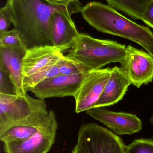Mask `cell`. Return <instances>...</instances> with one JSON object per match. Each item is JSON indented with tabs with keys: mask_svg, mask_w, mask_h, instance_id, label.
I'll use <instances>...</instances> for the list:
<instances>
[{
	"mask_svg": "<svg viewBox=\"0 0 153 153\" xmlns=\"http://www.w3.org/2000/svg\"><path fill=\"white\" fill-rule=\"evenodd\" d=\"M77 12L71 9L55 12L50 18V27L53 46L63 53L70 50L79 36L72 14Z\"/></svg>",
	"mask_w": 153,
	"mask_h": 153,
	"instance_id": "obj_11",
	"label": "cell"
},
{
	"mask_svg": "<svg viewBox=\"0 0 153 153\" xmlns=\"http://www.w3.org/2000/svg\"><path fill=\"white\" fill-rule=\"evenodd\" d=\"M0 93L8 95L17 94L15 86L9 73L0 66Z\"/></svg>",
	"mask_w": 153,
	"mask_h": 153,
	"instance_id": "obj_20",
	"label": "cell"
},
{
	"mask_svg": "<svg viewBox=\"0 0 153 153\" xmlns=\"http://www.w3.org/2000/svg\"><path fill=\"white\" fill-rule=\"evenodd\" d=\"M142 20L153 29V0H151L146 7Z\"/></svg>",
	"mask_w": 153,
	"mask_h": 153,
	"instance_id": "obj_23",
	"label": "cell"
},
{
	"mask_svg": "<svg viewBox=\"0 0 153 153\" xmlns=\"http://www.w3.org/2000/svg\"><path fill=\"white\" fill-rule=\"evenodd\" d=\"M126 153H153V140L137 139L126 146Z\"/></svg>",
	"mask_w": 153,
	"mask_h": 153,
	"instance_id": "obj_19",
	"label": "cell"
},
{
	"mask_svg": "<svg viewBox=\"0 0 153 153\" xmlns=\"http://www.w3.org/2000/svg\"><path fill=\"white\" fill-rule=\"evenodd\" d=\"M71 153H82L81 148L77 144L74 147Z\"/></svg>",
	"mask_w": 153,
	"mask_h": 153,
	"instance_id": "obj_25",
	"label": "cell"
},
{
	"mask_svg": "<svg viewBox=\"0 0 153 153\" xmlns=\"http://www.w3.org/2000/svg\"><path fill=\"white\" fill-rule=\"evenodd\" d=\"M47 109L45 100L24 95L0 93V132Z\"/></svg>",
	"mask_w": 153,
	"mask_h": 153,
	"instance_id": "obj_4",
	"label": "cell"
},
{
	"mask_svg": "<svg viewBox=\"0 0 153 153\" xmlns=\"http://www.w3.org/2000/svg\"><path fill=\"white\" fill-rule=\"evenodd\" d=\"M126 46L116 41L101 39L80 33L66 57L81 65L87 72L101 69L112 63L121 64Z\"/></svg>",
	"mask_w": 153,
	"mask_h": 153,
	"instance_id": "obj_3",
	"label": "cell"
},
{
	"mask_svg": "<svg viewBox=\"0 0 153 153\" xmlns=\"http://www.w3.org/2000/svg\"><path fill=\"white\" fill-rule=\"evenodd\" d=\"M81 13L85 21L98 31L135 42L153 57V33L147 27L131 20L110 5L99 2L88 3Z\"/></svg>",
	"mask_w": 153,
	"mask_h": 153,
	"instance_id": "obj_2",
	"label": "cell"
},
{
	"mask_svg": "<svg viewBox=\"0 0 153 153\" xmlns=\"http://www.w3.org/2000/svg\"><path fill=\"white\" fill-rule=\"evenodd\" d=\"M109 5L135 19L142 20L143 13L151 0H106Z\"/></svg>",
	"mask_w": 153,
	"mask_h": 153,
	"instance_id": "obj_16",
	"label": "cell"
},
{
	"mask_svg": "<svg viewBox=\"0 0 153 153\" xmlns=\"http://www.w3.org/2000/svg\"><path fill=\"white\" fill-rule=\"evenodd\" d=\"M49 4L66 7H82L79 0H44Z\"/></svg>",
	"mask_w": 153,
	"mask_h": 153,
	"instance_id": "obj_24",
	"label": "cell"
},
{
	"mask_svg": "<svg viewBox=\"0 0 153 153\" xmlns=\"http://www.w3.org/2000/svg\"><path fill=\"white\" fill-rule=\"evenodd\" d=\"M131 84L121 67L111 68L109 78L94 108L112 106L123 99Z\"/></svg>",
	"mask_w": 153,
	"mask_h": 153,
	"instance_id": "obj_15",
	"label": "cell"
},
{
	"mask_svg": "<svg viewBox=\"0 0 153 153\" xmlns=\"http://www.w3.org/2000/svg\"><path fill=\"white\" fill-rule=\"evenodd\" d=\"M52 110L39 111L27 120L0 132V140L5 143L24 140L36 134L48 121Z\"/></svg>",
	"mask_w": 153,
	"mask_h": 153,
	"instance_id": "obj_14",
	"label": "cell"
},
{
	"mask_svg": "<svg viewBox=\"0 0 153 153\" xmlns=\"http://www.w3.org/2000/svg\"><path fill=\"white\" fill-rule=\"evenodd\" d=\"M27 49L23 44L9 47H0V66L8 73L15 86L17 94L24 95V78L22 63Z\"/></svg>",
	"mask_w": 153,
	"mask_h": 153,
	"instance_id": "obj_12",
	"label": "cell"
},
{
	"mask_svg": "<svg viewBox=\"0 0 153 153\" xmlns=\"http://www.w3.org/2000/svg\"><path fill=\"white\" fill-rule=\"evenodd\" d=\"M64 55L54 46H41L28 49L23 58L22 74L31 76L50 65L57 62Z\"/></svg>",
	"mask_w": 153,
	"mask_h": 153,
	"instance_id": "obj_13",
	"label": "cell"
},
{
	"mask_svg": "<svg viewBox=\"0 0 153 153\" xmlns=\"http://www.w3.org/2000/svg\"><path fill=\"white\" fill-rule=\"evenodd\" d=\"M60 74L74 75L87 72L81 65L64 55L57 62Z\"/></svg>",
	"mask_w": 153,
	"mask_h": 153,
	"instance_id": "obj_18",
	"label": "cell"
},
{
	"mask_svg": "<svg viewBox=\"0 0 153 153\" xmlns=\"http://www.w3.org/2000/svg\"><path fill=\"white\" fill-rule=\"evenodd\" d=\"M58 128L56 116L51 111L46 125L34 135L24 140L4 143L5 153H48L54 144Z\"/></svg>",
	"mask_w": 153,
	"mask_h": 153,
	"instance_id": "obj_6",
	"label": "cell"
},
{
	"mask_svg": "<svg viewBox=\"0 0 153 153\" xmlns=\"http://www.w3.org/2000/svg\"><path fill=\"white\" fill-rule=\"evenodd\" d=\"M4 6L10 14L13 29L28 49L53 46L50 21L54 12L65 9L81 12L83 7L56 6L44 0H6Z\"/></svg>",
	"mask_w": 153,
	"mask_h": 153,
	"instance_id": "obj_1",
	"label": "cell"
},
{
	"mask_svg": "<svg viewBox=\"0 0 153 153\" xmlns=\"http://www.w3.org/2000/svg\"><path fill=\"white\" fill-rule=\"evenodd\" d=\"M58 62L46 66L31 76H24L23 86L25 92L27 93L29 89L35 87L48 78L60 74L57 65Z\"/></svg>",
	"mask_w": 153,
	"mask_h": 153,
	"instance_id": "obj_17",
	"label": "cell"
},
{
	"mask_svg": "<svg viewBox=\"0 0 153 153\" xmlns=\"http://www.w3.org/2000/svg\"><path fill=\"white\" fill-rule=\"evenodd\" d=\"M120 64L131 84L137 88L153 81V57L149 53L128 45Z\"/></svg>",
	"mask_w": 153,
	"mask_h": 153,
	"instance_id": "obj_7",
	"label": "cell"
},
{
	"mask_svg": "<svg viewBox=\"0 0 153 153\" xmlns=\"http://www.w3.org/2000/svg\"><path fill=\"white\" fill-rule=\"evenodd\" d=\"M12 24V18L10 13L5 6L0 10V33L7 31Z\"/></svg>",
	"mask_w": 153,
	"mask_h": 153,
	"instance_id": "obj_22",
	"label": "cell"
},
{
	"mask_svg": "<svg viewBox=\"0 0 153 153\" xmlns=\"http://www.w3.org/2000/svg\"><path fill=\"white\" fill-rule=\"evenodd\" d=\"M77 144L82 153H126V146L120 137L94 123L81 125Z\"/></svg>",
	"mask_w": 153,
	"mask_h": 153,
	"instance_id": "obj_5",
	"label": "cell"
},
{
	"mask_svg": "<svg viewBox=\"0 0 153 153\" xmlns=\"http://www.w3.org/2000/svg\"><path fill=\"white\" fill-rule=\"evenodd\" d=\"M23 44L19 34L16 30L0 33V47L13 46Z\"/></svg>",
	"mask_w": 153,
	"mask_h": 153,
	"instance_id": "obj_21",
	"label": "cell"
},
{
	"mask_svg": "<svg viewBox=\"0 0 153 153\" xmlns=\"http://www.w3.org/2000/svg\"><path fill=\"white\" fill-rule=\"evenodd\" d=\"M87 72L71 75L59 74L40 83L29 89L28 91L31 92L37 98L43 100L66 96L74 97Z\"/></svg>",
	"mask_w": 153,
	"mask_h": 153,
	"instance_id": "obj_9",
	"label": "cell"
},
{
	"mask_svg": "<svg viewBox=\"0 0 153 153\" xmlns=\"http://www.w3.org/2000/svg\"><path fill=\"white\" fill-rule=\"evenodd\" d=\"M86 112L119 135H130L140 132L143 128L142 120L134 114L115 112L104 107L92 108Z\"/></svg>",
	"mask_w": 153,
	"mask_h": 153,
	"instance_id": "obj_10",
	"label": "cell"
},
{
	"mask_svg": "<svg viewBox=\"0 0 153 153\" xmlns=\"http://www.w3.org/2000/svg\"><path fill=\"white\" fill-rule=\"evenodd\" d=\"M111 68L88 72L75 94V112L81 113L94 108L109 78Z\"/></svg>",
	"mask_w": 153,
	"mask_h": 153,
	"instance_id": "obj_8",
	"label": "cell"
},
{
	"mask_svg": "<svg viewBox=\"0 0 153 153\" xmlns=\"http://www.w3.org/2000/svg\"><path fill=\"white\" fill-rule=\"evenodd\" d=\"M150 123L153 125V115L152 116L150 119Z\"/></svg>",
	"mask_w": 153,
	"mask_h": 153,
	"instance_id": "obj_26",
	"label": "cell"
}]
</instances>
